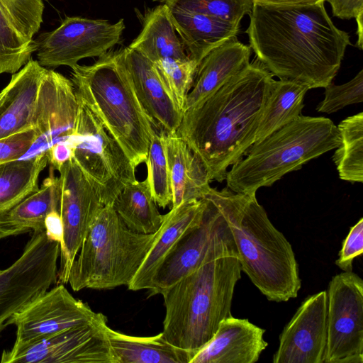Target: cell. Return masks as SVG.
Masks as SVG:
<instances>
[{
    "label": "cell",
    "mask_w": 363,
    "mask_h": 363,
    "mask_svg": "<svg viewBox=\"0 0 363 363\" xmlns=\"http://www.w3.org/2000/svg\"><path fill=\"white\" fill-rule=\"evenodd\" d=\"M330 4L333 15L341 19L363 16V0H324Z\"/></svg>",
    "instance_id": "60d3db41"
},
{
    "label": "cell",
    "mask_w": 363,
    "mask_h": 363,
    "mask_svg": "<svg viewBox=\"0 0 363 363\" xmlns=\"http://www.w3.org/2000/svg\"><path fill=\"white\" fill-rule=\"evenodd\" d=\"M89 305L58 284L15 313L8 324L16 327L13 347L4 350L0 362L29 346L65 330L91 322L97 316Z\"/></svg>",
    "instance_id": "7c38bea8"
},
{
    "label": "cell",
    "mask_w": 363,
    "mask_h": 363,
    "mask_svg": "<svg viewBox=\"0 0 363 363\" xmlns=\"http://www.w3.org/2000/svg\"><path fill=\"white\" fill-rule=\"evenodd\" d=\"M106 333L116 363H189L191 354L170 343L162 332L150 337H137L116 331Z\"/></svg>",
    "instance_id": "4316f807"
},
{
    "label": "cell",
    "mask_w": 363,
    "mask_h": 363,
    "mask_svg": "<svg viewBox=\"0 0 363 363\" xmlns=\"http://www.w3.org/2000/svg\"><path fill=\"white\" fill-rule=\"evenodd\" d=\"M153 63L167 89L184 113L199 64L190 57L186 59L164 58Z\"/></svg>",
    "instance_id": "836d02e7"
},
{
    "label": "cell",
    "mask_w": 363,
    "mask_h": 363,
    "mask_svg": "<svg viewBox=\"0 0 363 363\" xmlns=\"http://www.w3.org/2000/svg\"><path fill=\"white\" fill-rule=\"evenodd\" d=\"M74 142L60 141L52 144L46 150L51 167L59 171L62 165L73 157Z\"/></svg>",
    "instance_id": "ab89813d"
},
{
    "label": "cell",
    "mask_w": 363,
    "mask_h": 363,
    "mask_svg": "<svg viewBox=\"0 0 363 363\" xmlns=\"http://www.w3.org/2000/svg\"><path fill=\"white\" fill-rule=\"evenodd\" d=\"M159 133L169 173L172 208L186 201L201 199L211 187L202 162L177 133Z\"/></svg>",
    "instance_id": "603a6c76"
},
{
    "label": "cell",
    "mask_w": 363,
    "mask_h": 363,
    "mask_svg": "<svg viewBox=\"0 0 363 363\" xmlns=\"http://www.w3.org/2000/svg\"><path fill=\"white\" fill-rule=\"evenodd\" d=\"M206 203L194 199L172 208L165 215L155 240L131 282L129 290L147 289L156 271L180 239L201 221Z\"/></svg>",
    "instance_id": "ffe728a7"
},
{
    "label": "cell",
    "mask_w": 363,
    "mask_h": 363,
    "mask_svg": "<svg viewBox=\"0 0 363 363\" xmlns=\"http://www.w3.org/2000/svg\"><path fill=\"white\" fill-rule=\"evenodd\" d=\"M355 20L357 23V40H358L356 43V46L357 48H359L360 50H362V48H363V47H362V45H363V42H362V40H363V35H362V33H363V31H362L363 16L357 17V18H355Z\"/></svg>",
    "instance_id": "ee69618b"
},
{
    "label": "cell",
    "mask_w": 363,
    "mask_h": 363,
    "mask_svg": "<svg viewBox=\"0 0 363 363\" xmlns=\"http://www.w3.org/2000/svg\"><path fill=\"white\" fill-rule=\"evenodd\" d=\"M147 181L156 204L165 208L172 203V190L167 158L161 135L152 133L147 160Z\"/></svg>",
    "instance_id": "d6a6232c"
},
{
    "label": "cell",
    "mask_w": 363,
    "mask_h": 363,
    "mask_svg": "<svg viewBox=\"0 0 363 363\" xmlns=\"http://www.w3.org/2000/svg\"><path fill=\"white\" fill-rule=\"evenodd\" d=\"M124 60L143 108L159 133L175 134L184 113L162 82L155 64L139 52L124 48Z\"/></svg>",
    "instance_id": "ac0fdd59"
},
{
    "label": "cell",
    "mask_w": 363,
    "mask_h": 363,
    "mask_svg": "<svg viewBox=\"0 0 363 363\" xmlns=\"http://www.w3.org/2000/svg\"><path fill=\"white\" fill-rule=\"evenodd\" d=\"M265 330L245 318L223 319L212 338L189 363H255L268 343Z\"/></svg>",
    "instance_id": "d6986e66"
},
{
    "label": "cell",
    "mask_w": 363,
    "mask_h": 363,
    "mask_svg": "<svg viewBox=\"0 0 363 363\" xmlns=\"http://www.w3.org/2000/svg\"><path fill=\"white\" fill-rule=\"evenodd\" d=\"M48 163L47 151L31 157L0 163V212L36 191L40 172Z\"/></svg>",
    "instance_id": "f1b7e54d"
},
{
    "label": "cell",
    "mask_w": 363,
    "mask_h": 363,
    "mask_svg": "<svg viewBox=\"0 0 363 363\" xmlns=\"http://www.w3.org/2000/svg\"><path fill=\"white\" fill-rule=\"evenodd\" d=\"M200 223L177 243L153 276L150 296L161 294L201 265L225 256L238 257L230 228L223 216L208 200Z\"/></svg>",
    "instance_id": "9c48e42d"
},
{
    "label": "cell",
    "mask_w": 363,
    "mask_h": 363,
    "mask_svg": "<svg viewBox=\"0 0 363 363\" xmlns=\"http://www.w3.org/2000/svg\"><path fill=\"white\" fill-rule=\"evenodd\" d=\"M169 7L202 13L240 25L245 15H249L252 0H161Z\"/></svg>",
    "instance_id": "e575fe53"
},
{
    "label": "cell",
    "mask_w": 363,
    "mask_h": 363,
    "mask_svg": "<svg viewBox=\"0 0 363 363\" xmlns=\"http://www.w3.org/2000/svg\"><path fill=\"white\" fill-rule=\"evenodd\" d=\"M45 233L49 240L62 244L64 238V226L58 211H52L46 216Z\"/></svg>",
    "instance_id": "b9f144b4"
},
{
    "label": "cell",
    "mask_w": 363,
    "mask_h": 363,
    "mask_svg": "<svg viewBox=\"0 0 363 363\" xmlns=\"http://www.w3.org/2000/svg\"><path fill=\"white\" fill-rule=\"evenodd\" d=\"M202 199L210 201L225 218L237 247L241 270L259 291L275 302L296 298L301 281L295 254L258 203L256 194L210 187Z\"/></svg>",
    "instance_id": "3957f363"
},
{
    "label": "cell",
    "mask_w": 363,
    "mask_h": 363,
    "mask_svg": "<svg viewBox=\"0 0 363 363\" xmlns=\"http://www.w3.org/2000/svg\"><path fill=\"white\" fill-rule=\"evenodd\" d=\"M78 103L73 158L103 205L113 206L123 189L137 180L135 169L100 120L84 103Z\"/></svg>",
    "instance_id": "ba28073f"
},
{
    "label": "cell",
    "mask_w": 363,
    "mask_h": 363,
    "mask_svg": "<svg viewBox=\"0 0 363 363\" xmlns=\"http://www.w3.org/2000/svg\"><path fill=\"white\" fill-rule=\"evenodd\" d=\"M340 143L337 127L330 118L301 115L254 143L246 157L227 172V188L236 193L256 194Z\"/></svg>",
    "instance_id": "8992f818"
},
{
    "label": "cell",
    "mask_w": 363,
    "mask_h": 363,
    "mask_svg": "<svg viewBox=\"0 0 363 363\" xmlns=\"http://www.w3.org/2000/svg\"><path fill=\"white\" fill-rule=\"evenodd\" d=\"M324 3H253L245 33L257 60L273 76L309 89L332 83L352 44L348 33L335 26Z\"/></svg>",
    "instance_id": "6da1fadb"
},
{
    "label": "cell",
    "mask_w": 363,
    "mask_h": 363,
    "mask_svg": "<svg viewBox=\"0 0 363 363\" xmlns=\"http://www.w3.org/2000/svg\"><path fill=\"white\" fill-rule=\"evenodd\" d=\"M363 101V69L349 82L325 87L324 99L316 107L319 113H333L344 107Z\"/></svg>",
    "instance_id": "d590c367"
},
{
    "label": "cell",
    "mask_w": 363,
    "mask_h": 363,
    "mask_svg": "<svg viewBox=\"0 0 363 363\" xmlns=\"http://www.w3.org/2000/svg\"><path fill=\"white\" fill-rule=\"evenodd\" d=\"M253 3L271 5L303 6L315 4L324 0H252ZM325 2V1H324Z\"/></svg>",
    "instance_id": "7bdbcfd3"
},
{
    "label": "cell",
    "mask_w": 363,
    "mask_h": 363,
    "mask_svg": "<svg viewBox=\"0 0 363 363\" xmlns=\"http://www.w3.org/2000/svg\"><path fill=\"white\" fill-rule=\"evenodd\" d=\"M273 75L257 60L184 112L177 134L202 162L208 179L222 182L254 144Z\"/></svg>",
    "instance_id": "7a4b0ae2"
},
{
    "label": "cell",
    "mask_w": 363,
    "mask_h": 363,
    "mask_svg": "<svg viewBox=\"0 0 363 363\" xmlns=\"http://www.w3.org/2000/svg\"><path fill=\"white\" fill-rule=\"evenodd\" d=\"M241 271L238 257H220L162 292L165 338L193 357L212 338L220 323L232 315L234 290Z\"/></svg>",
    "instance_id": "277c9868"
},
{
    "label": "cell",
    "mask_w": 363,
    "mask_h": 363,
    "mask_svg": "<svg viewBox=\"0 0 363 363\" xmlns=\"http://www.w3.org/2000/svg\"><path fill=\"white\" fill-rule=\"evenodd\" d=\"M174 28L188 50V55L199 65L214 48L237 38L240 25L213 16L169 7Z\"/></svg>",
    "instance_id": "cb8c5ba5"
},
{
    "label": "cell",
    "mask_w": 363,
    "mask_h": 363,
    "mask_svg": "<svg viewBox=\"0 0 363 363\" xmlns=\"http://www.w3.org/2000/svg\"><path fill=\"white\" fill-rule=\"evenodd\" d=\"M363 252V218L350 228L342 242L335 264L343 272H352L353 261Z\"/></svg>",
    "instance_id": "f35d334b"
},
{
    "label": "cell",
    "mask_w": 363,
    "mask_h": 363,
    "mask_svg": "<svg viewBox=\"0 0 363 363\" xmlns=\"http://www.w3.org/2000/svg\"><path fill=\"white\" fill-rule=\"evenodd\" d=\"M252 50L232 38L212 50L200 62L184 112L218 89L247 68Z\"/></svg>",
    "instance_id": "7402d4cb"
},
{
    "label": "cell",
    "mask_w": 363,
    "mask_h": 363,
    "mask_svg": "<svg viewBox=\"0 0 363 363\" xmlns=\"http://www.w3.org/2000/svg\"><path fill=\"white\" fill-rule=\"evenodd\" d=\"M46 70L30 59L13 74L0 99V139L33 128L38 89Z\"/></svg>",
    "instance_id": "44dd1931"
},
{
    "label": "cell",
    "mask_w": 363,
    "mask_h": 363,
    "mask_svg": "<svg viewBox=\"0 0 363 363\" xmlns=\"http://www.w3.org/2000/svg\"><path fill=\"white\" fill-rule=\"evenodd\" d=\"M4 94V91L2 90L1 92H0V99L1 98V96H3Z\"/></svg>",
    "instance_id": "f6af8a7d"
},
{
    "label": "cell",
    "mask_w": 363,
    "mask_h": 363,
    "mask_svg": "<svg viewBox=\"0 0 363 363\" xmlns=\"http://www.w3.org/2000/svg\"><path fill=\"white\" fill-rule=\"evenodd\" d=\"M107 326L106 316L98 313L91 322L45 338L4 363H116Z\"/></svg>",
    "instance_id": "9a60e30c"
},
{
    "label": "cell",
    "mask_w": 363,
    "mask_h": 363,
    "mask_svg": "<svg viewBox=\"0 0 363 363\" xmlns=\"http://www.w3.org/2000/svg\"><path fill=\"white\" fill-rule=\"evenodd\" d=\"M1 271V270H0Z\"/></svg>",
    "instance_id": "bcb514c9"
},
{
    "label": "cell",
    "mask_w": 363,
    "mask_h": 363,
    "mask_svg": "<svg viewBox=\"0 0 363 363\" xmlns=\"http://www.w3.org/2000/svg\"><path fill=\"white\" fill-rule=\"evenodd\" d=\"M155 236L130 230L113 206H104L72 264L68 283L74 291L128 286Z\"/></svg>",
    "instance_id": "52a82bcc"
},
{
    "label": "cell",
    "mask_w": 363,
    "mask_h": 363,
    "mask_svg": "<svg viewBox=\"0 0 363 363\" xmlns=\"http://www.w3.org/2000/svg\"><path fill=\"white\" fill-rule=\"evenodd\" d=\"M124 224L131 230L143 234L156 233L163 215L154 201L147 179L136 180L125 186L113 205Z\"/></svg>",
    "instance_id": "f546056e"
},
{
    "label": "cell",
    "mask_w": 363,
    "mask_h": 363,
    "mask_svg": "<svg viewBox=\"0 0 363 363\" xmlns=\"http://www.w3.org/2000/svg\"><path fill=\"white\" fill-rule=\"evenodd\" d=\"M78 100L100 120L135 169L147 160L155 130L139 101L124 60V48L92 65L77 64L71 79Z\"/></svg>",
    "instance_id": "5b68a950"
},
{
    "label": "cell",
    "mask_w": 363,
    "mask_h": 363,
    "mask_svg": "<svg viewBox=\"0 0 363 363\" xmlns=\"http://www.w3.org/2000/svg\"><path fill=\"white\" fill-rule=\"evenodd\" d=\"M340 143L333 160L340 179L351 183L363 182V113L342 120L337 126Z\"/></svg>",
    "instance_id": "4dcf8cb0"
},
{
    "label": "cell",
    "mask_w": 363,
    "mask_h": 363,
    "mask_svg": "<svg viewBox=\"0 0 363 363\" xmlns=\"http://www.w3.org/2000/svg\"><path fill=\"white\" fill-rule=\"evenodd\" d=\"M20 32L29 39L38 32L43 23V0H0Z\"/></svg>",
    "instance_id": "8d00e7d4"
},
{
    "label": "cell",
    "mask_w": 363,
    "mask_h": 363,
    "mask_svg": "<svg viewBox=\"0 0 363 363\" xmlns=\"http://www.w3.org/2000/svg\"><path fill=\"white\" fill-rule=\"evenodd\" d=\"M327 345V294L322 291L301 303L279 336L274 363H323Z\"/></svg>",
    "instance_id": "2e32d148"
},
{
    "label": "cell",
    "mask_w": 363,
    "mask_h": 363,
    "mask_svg": "<svg viewBox=\"0 0 363 363\" xmlns=\"http://www.w3.org/2000/svg\"><path fill=\"white\" fill-rule=\"evenodd\" d=\"M128 48L152 62L164 58L186 59L189 56L173 24L169 7L160 4L145 16L142 30Z\"/></svg>",
    "instance_id": "484cf974"
},
{
    "label": "cell",
    "mask_w": 363,
    "mask_h": 363,
    "mask_svg": "<svg viewBox=\"0 0 363 363\" xmlns=\"http://www.w3.org/2000/svg\"><path fill=\"white\" fill-rule=\"evenodd\" d=\"M327 294L323 363H363V280L352 272L333 277Z\"/></svg>",
    "instance_id": "8fae6325"
},
{
    "label": "cell",
    "mask_w": 363,
    "mask_h": 363,
    "mask_svg": "<svg viewBox=\"0 0 363 363\" xmlns=\"http://www.w3.org/2000/svg\"><path fill=\"white\" fill-rule=\"evenodd\" d=\"M78 108L72 81L47 69L38 89L33 128L50 145L74 142Z\"/></svg>",
    "instance_id": "e0dca14e"
},
{
    "label": "cell",
    "mask_w": 363,
    "mask_h": 363,
    "mask_svg": "<svg viewBox=\"0 0 363 363\" xmlns=\"http://www.w3.org/2000/svg\"><path fill=\"white\" fill-rule=\"evenodd\" d=\"M36 50L35 40L20 32L0 4V74L18 72Z\"/></svg>",
    "instance_id": "1f68e13d"
},
{
    "label": "cell",
    "mask_w": 363,
    "mask_h": 363,
    "mask_svg": "<svg viewBox=\"0 0 363 363\" xmlns=\"http://www.w3.org/2000/svg\"><path fill=\"white\" fill-rule=\"evenodd\" d=\"M306 85L286 79L274 80L255 137L257 143L301 115Z\"/></svg>",
    "instance_id": "83f0119b"
},
{
    "label": "cell",
    "mask_w": 363,
    "mask_h": 363,
    "mask_svg": "<svg viewBox=\"0 0 363 363\" xmlns=\"http://www.w3.org/2000/svg\"><path fill=\"white\" fill-rule=\"evenodd\" d=\"M39 138L38 132L31 128L0 139V163L21 158Z\"/></svg>",
    "instance_id": "74e56055"
},
{
    "label": "cell",
    "mask_w": 363,
    "mask_h": 363,
    "mask_svg": "<svg viewBox=\"0 0 363 363\" xmlns=\"http://www.w3.org/2000/svg\"><path fill=\"white\" fill-rule=\"evenodd\" d=\"M60 244L33 232L21 256L0 271V334L16 312L57 284Z\"/></svg>",
    "instance_id": "30bf717a"
},
{
    "label": "cell",
    "mask_w": 363,
    "mask_h": 363,
    "mask_svg": "<svg viewBox=\"0 0 363 363\" xmlns=\"http://www.w3.org/2000/svg\"><path fill=\"white\" fill-rule=\"evenodd\" d=\"M58 172L60 214L64 226V238L60 245L57 284H65L68 283L72 264L89 229L104 206L73 157Z\"/></svg>",
    "instance_id": "5bb4252c"
},
{
    "label": "cell",
    "mask_w": 363,
    "mask_h": 363,
    "mask_svg": "<svg viewBox=\"0 0 363 363\" xmlns=\"http://www.w3.org/2000/svg\"><path fill=\"white\" fill-rule=\"evenodd\" d=\"M123 18L116 23L79 16L65 18L57 28L35 40L38 63L44 67H72L84 58L101 57L120 43Z\"/></svg>",
    "instance_id": "4fadbf2b"
},
{
    "label": "cell",
    "mask_w": 363,
    "mask_h": 363,
    "mask_svg": "<svg viewBox=\"0 0 363 363\" xmlns=\"http://www.w3.org/2000/svg\"><path fill=\"white\" fill-rule=\"evenodd\" d=\"M51 167L50 174L36 191L0 212V239L44 231L46 216L52 211L60 212V185Z\"/></svg>",
    "instance_id": "d4e9b609"
}]
</instances>
